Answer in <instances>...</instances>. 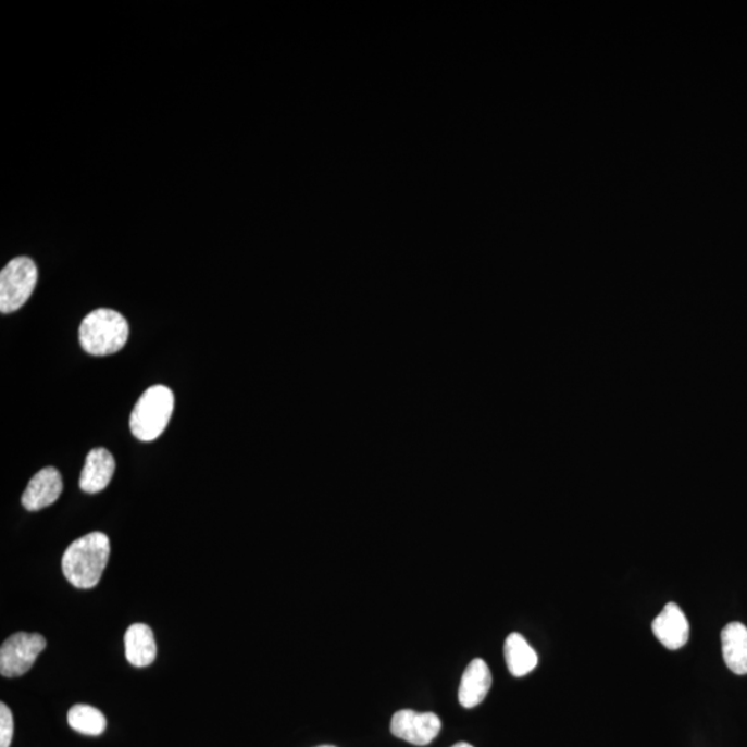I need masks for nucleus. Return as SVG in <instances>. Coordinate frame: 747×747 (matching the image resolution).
<instances>
[{"mask_svg": "<svg viewBox=\"0 0 747 747\" xmlns=\"http://www.w3.org/2000/svg\"><path fill=\"white\" fill-rule=\"evenodd\" d=\"M451 747H474V746L466 744V742H459V744H456Z\"/></svg>", "mask_w": 747, "mask_h": 747, "instance_id": "dca6fc26", "label": "nucleus"}, {"mask_svg": "<svg viewBox=\"0 0 747 747\" xmlns=\"http://www.w3.org/2000/svg\"><path fill=\"white\" fill-rule=\"evenodd\" d=\"M38 283V267L33 259L14 258L0 272V312H17L33 295Z\"/></svg>", "mask_w": 747, "mask_h": 747, "instance_id": "20e7f679", "label": "nucleus"}, {"mask_svg": "<svg viewBox=\"0 0 747 747\" xmlns=\"http://www.w3.org/2000/svg\"><path fill=\"white\" fill-rule=\"evenodd\" d=\"M128 338V322L113 309H96L80 323V347L89 354L109 356L120 352Z\"/></svg>", "mask_w": 747, "mask_h": 747, "instance_id": "f03ea898", "label": "nucleus"}, {"mask_svg": "<svg viewBox=\"0 0 747 747\" xmlns=\"http://www.w3.org/2000/svg\"><path fill=\"white\" fill-rule=\"evenodd\" d=\"M14 734L12 711L7 705H0V747H10Z\"/></svg>", "mask_w": 747, "mask_h": 747, "instance_id": "2eb2a0df", "label": "nucleus"}, {"mask_svg": "<svg viewBox=\"0 0 747 747\" xmlns=\"http://www.w3.org/2000/svg\"><path fill=\"white\" fill-rule=\"evenodd\" d=\"M652 632L664 648L678 650L685 647L689 639L688 619L677 603L669 602L655 618Z\"/></svg>", "mask_w": 747, "mask_h": 747, "instance_id": "0eeeda50", "label": "nucleus"}, {"mask_svg": "<svg viewBox=\"0 0 747 747\" xmlns=\"http://www.w3.org/2000/svg\"><path fill=\"white\" fill-rule=\"evenodd\" d=\"M505 657L507 668L513 677H525L538 664L536 650L531 647V644L520 633L508 635L505 644Z\"/></svg>", "mask_w": 747, "mask_h": 747, "instance_id": "ddd939ff", "label": "nucleus"}, {"mask_svg": "<svg viewBox=\"0 0 747 747\" xmlns=\"http://www.w3.org/2000/svg\"><path fill=\"white\" fill-rule=\"evenodd\" d=\"M320 747H334V746H320Z\"/></svg>", "mask_w": 747, "mask_h": 747, "instance_id": "f3484780", "label": "nucleus"}, {"mask_svg": "<svg viewBox=\"0 0 747 747\" xmlns=\"http://www.w3.org/2000/svg\"><path fill=\"white\" fill-rule=\"evenodd\" d=\"M69 724L76 733L99 736L107 726L105 715L88 705H75L69 711Z\"/></svg>", "mask_w": 747, "mask_h": 747, "instance_id": "4468645a", "label": "nucleus"}, {"mask_svg": "<svg viewBox=\"0 0 747 747\" xmlns=\"http://www.w3.org/2000/svg\"><path fill=\"white\" fill-rule=\"evenodd\" d=\"M115 472L113 455L105 449H94L86 457L79 487L89 495L103 491L110 485Z\"/></svg>", "mask_w": 747, "mask_h": 747, "instance_id": "9d476101", "label": "nucleus"}, {"mask_svg": "<svg viewBox=\"0 0 747 747\" xmlns=\"http://www.w3.org/2000/svg\"><path fill=\"white\" fill-rule=\"evenodd\" d=\"M174 409V393L164 385L151 386L140 396L132 411V434L141 441L159 439L170 424Z\"/></svg>", "mask_w": 747, "mask_h": 747, "instance_id": "7ed1b4c3", "label": "nucleus"}, {"mask_svg": "<svg viewBox=\"0 0 747 747\" xmlns=\"http://www.w3.org/2000/svg\"><path fill=\"white\" fill-rule=\"evenodd\" d=\"M441 721L435 713L399 710L390 721V733L411 745L425 746L440 734Z\"/></svg>", "mask_w": 747, "mask_h": 747, "instance_id": "423d86ee", "label": "nucleus"}, {"mask_svg": "<svg viewBox=\"0 0 747 747\" xmlns=\"http://www.w3.org/2000/svg\"><path fill=\"white\" fill-rule=\"evenodd\" d=\"M491 672L484 659H474L466 665L459 688V702L462 708H476L486 699L491 688Z\"/></svg>", "mask_w": 747, "mask_h": 747, "instance_id": "1a4fd4ad", "label": "nucleus"}, {"mask_svg": "<svg viewBox=\"0 0 747 747\" xmlns=\"http://www.w3.org/2000/svg\"><path fill=\"white\" fill-rule=\"evenodd\" d=\"M126 659L135 668H147L157 658V644L152 630L144 623L132 624L125 633Z\"/></svg>", "mask_w": 747, "mask_h": 747, "instance_id": "f8f14e48", "label": "nucleus"}, {"mask_svg": "<svg viewBox=\"0 0 747 747\" xmlns=\"http://www.w3.org/2000/svg\"><path fill=\"white\" fill-rule=\"evenodd\" d=\"M63 491V480L60 472L53 466L40 470L29 481L27 489L22 497L25 510L39 511L54 505Z\"/></svg>", "mask_w": 747, "mask_h": 747, "instance_id": "6e6552de", "label": "nucleus"}, {"mask_svg": "<svg viewBox=\"0 0 747 747\" xmlns=\"http://www.w3.org/2000/svg\"><path fill=\"white\" fill-rule=\"evenodd\" d=\"M110 538L101 532L75 540L63 556L65 578L76 588L98 586L110 558Z\"/></svg>", "mask_w": 747, "mask_h": 747, "instance_id": "f257e3e1", "label": "nucleus"}, {"mask_svg": "<svg viewBox=\"0 0 747 747\" xmlns=\"http://www.w3.org/2000/svg\"><path fill=\"white\" fill-rule=\"evenodd\" d=\"M43 635L17 633L8 638L0 648V674L3 677H20L33 668L46 648Z\"/></svg>", "mask_w": 747, "mask_h": 747, "instance_id": "39448f33", "label": "nucleus"}, {"mask_svg": "<svg viewBox=\"0 0 747 747\" xmlns=\"http://www.w3.org/2000/svg\"><path fill=\"white\" fill-rule=\"evenodd\" d=\"M721 648L726 668L736 675L747 674V627L740 622L726 624L721 632Z\"/></svg>", "mask_w": 747, "mask_h": 747, "instance_id": "9b49d317", "label": "nucleus"}]
</instances>
